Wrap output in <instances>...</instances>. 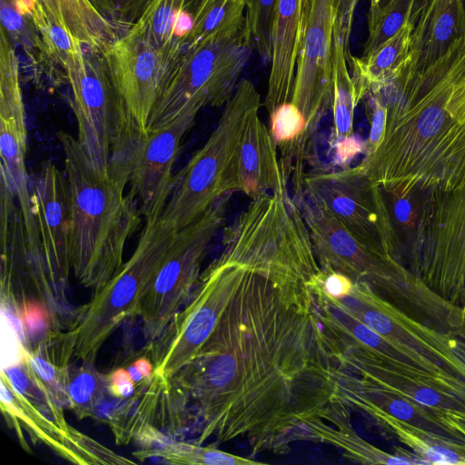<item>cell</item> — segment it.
<instances>
[{
  "mask_svg": "<svg viewBox=\"0 0 465 465\" xmlns=\"http://www.w3.org/2000/svg\"><path fill=\"white\" fill-rule=\"evenodd\" d=\"M231 261L241 266L236 290L203 346L170 382L198 422L196 443L242 438L254 453H287L304 440L308 423H329L331 363L319 342L310 291L283 289Z\"/></svg>",
  "mask_w": 465,
  "mask_h": 465,
  "instance_id": "obj_1",
  "label": "cell"
},
{
  "mask_svg": "<svg viewBox=\"0 0 465 465\" xmlns=\"http://www.w3.org/2000/svg\"><path fill=\"white\" fill-rule=\"evenodd\" d=\"M368 94L384 105L385 127L358 165L385 194L450 193L465 183V41L414 80Z\"/></svg>",
  "mask_w": 465,
  "mask_h": 465,
  "instance_id": "obj_2",
  "label": "cell"
},
{
  "mask_svg": "<svg viewBox=\"0 0 465 465\" xmlns=\"http://www.w3.org/2000/svg\"><path fill=\"white\" fill-rule=\"evenodd\" d=\"M72 217V270L94 292L120 270L128 240L141 223L126 184L88 161L76 137L60 131Z\"/></svg>",
  "mask_w": 465,
  "mask_h": 465,
  "instance_id": "obj_3",
  "label": "cell"
},
{
  "mask_svg": "<svg viewBox=\"0 0 465 465\" xmlns=\"http://www.w3.org/2000/svg\"><path fill=\"white\" fill-rule=\"evenodd\" d=\"M298 197L322 268L367 283L404 313L428 326L450 333L460 329L464 319L462 308L440 296L393 257L361 242L304 195Z\"/></svg>",
  "mask_w": 465,
  "mask_h": 465,
  "instance_id": "obj_4",
  "label": "cell"
},
{
  "mask_svg": "<svg viewBox=\"0 0 465 465\" xmlns=\"http://www.w3.org/2000/svg\"><path fill=\"white\" fill-rule=\"evenodd\" d=\"M252 48L246 24L186 44L146 131L158 129L186 111L224 106L235 92Z\"/></svg>",
  "mask_w": 465,
  "mask_h": 465,
  "instance_id": "obj_5",
  "label": "cell"
},
{
  "mask_svg": "<svg viewBox=\"0 0 465 465\" xmlns=\"http://www.w3.org/2000/svg\"><path fill=\"white\" fill-rule=\"evenodd\" d=\"M175 233L161 215L145 221L131 257L84 305V315L74 328V360L94 363L104 343L124 321L138 316L143 294Z\"/></svg>",
  "mask_w": 465,
  "mask_h": 465,
  "instance_id": "obj_6",
  "label": "cell"
},
{
  "mask_svg": "<svg viewBox=\"0 0 465 465\" xmlns=\"http://www.w3.org/2000/svg\"><path fill=\"white\" fill-rule=\"evenodd\" d=\"M261 106L254 84L241 80L205 143L173 175L162 220L178 232L197 220L226 194L225 173L249 112Z\"/></svg>",
  "mask_w": 465,
  "mask_h": 465,
  "instance_id": "obj_7",
  "label": "cell"
},
{
  "mask_svg": "<svg viewBox=\"0 0 465 465\" xmlns=\"http://www.w3.org/2000/svg\"><path fill=\"white\" fill-rule=\"evenodd\" d=\"M0 403L6 422L28 450L23 431L64 460L81 465L134 464L71 426L63 407L41 386L25 365L1 371Z\"/></svg>",
  "mask_w": 465,
  "mask_h": 465,
  "instance_id": "obj_8",
  "label": "cell"
},
{
  "mask_svg": "<svg viewBox=\"0 0 465 465\" xmlns=\"http://www.w3.org/2000/svg\"><path fill=\"white\" fill-rule=\"evenodd\" d=\"M231 194L223 195L197 220L176 232L139 304L138 316L147 343L161 335L188 302L209 246L224 223Z\"/></svg>",
  "mask_w": 465,
  "mask_h": 465,
  "instance_id": "obj_9",
  "label": "cell"
},
{
  "mask_svg": "<svg viewBox=\"0 0 465 465\" xmlns=\"http://www.w3.org/2000/svg\"><path fill=\"white\" fill-rule=\"evenodd\" d=\"M72 91L76 139L97 170L111 173L115 146L132 120L110 77L103 54L82 46L61 61Z\"/></svg>",
  "mask_w": 465,
  "mask_h": 465,
  "instance_id": "obj_10",
  "label": "cell"
},
{
  "mask_svg": "<svg viewBox=\"0 0 465 465\" xmlns=\"http://www.w3.org/2000/svg\"><path fill=\"white\" fill-rule=\"evenodd\" d=\"M198 113L186 111L153 131H143L131 120L114 150L110 172L129 187L145 221L165 208L182 141Z\"/></svg>",
  "mask_w": 465,
  "mask_h": 465,
  "instance_id": "obj_11",
  "label": "cell"
},
{
  "mask_svg": "<svg viewBox=\"0 0 465 465\" xmlns=\"http://www.w3.org/2000/svg\"><path fill=\"white\" fill-rule=\"evenodd\" d=\"M240 277V264L220 253L207 266L185 305L161 335L146 344L154 373L170 380L196 356L216 327Z\"/></svg>",
  "mask_w": 465,
  "mask_h": 465,
  "instance_id": "obj_12",
  "label": "cell"
},
{
  "mask_svg": "<svg viewBox=\"0 0 465 465\" xmlns=\"http://www.w3.org/2000/svg\"><path fill=\"white\" fill-rule=\"evenodd\" d=\"M300 194L331 214L361 242L401 262L383 192L359 165L305 173Z\"/></svg>",
  "mask_w": 465,
  "mask_h": 465,
  "instance_id": "obj_13",
  "label": "cell"
},
{
  "mask_svg": "<svg viewBox=\"0 0 465 465\" xmlns=\"http://www.w3.org/2000/svg\"><path fill=\"white\" fill-rule=\"evenodd\" d=\"M361 0H303L302 34L292 102L303 114L312 140L331 110L333 30L339 13L354 15Z\"/></svg>",
  "mask_w": 465,
  "mask_h": 465,
  "instance_id": "obj_14",
  "label": "cell"
},
{
  "mask_svg": "<svg viewBox=\"0 0 465 465\" xmlns=\"http://www.w3.org/2000/svg\"><path fill=\"white\" fill-rule=\"evenodd\" d=\"M27 128L19 63L5 28L0 36V155L1 184L9 189L22 212L31 255L44 262L37 224L31 203L30 174L25 167Z\"/></svg>",
  "mask_w": 465,
  "mask_h": 465,
  "instance_id": "obj_15",
  "label": "cell"
},
{
  "mask_svg": "<svg viewBox=\"0 0 465 465\" xmlns=\"http://www.w3.org/2000/svg\"><path fill=\"white\" fill-rule=\"evenodd\" d=\"M184 47H158L129 31L102 54L116 93L132 121L143 131Z\"/></svg>",
  "mask_w": 465,
  "mask_h": 465,
  "instance_id": "obj_16",
  "label": "cell"
},
{
  "mask_svg": "<svg viewBox=\"0 0 465 465\" xmlns=\"http://www.w3.org/2000/svg\"><path fill=\"white\" fill-rule=\"evenodd\" d=\"M333 300L377 333L415 351L465 382V341L460 337L411 318L365 282H354L348 296Z\"/></svg>",
  "mask_w": 465,
  "mask_h": 465,
  "instance_id": "obj_17",
  "label": "cell"
},
{
  "mask_svg": "<svg viewBox=\"0 0 465 465\" xmlns=\"http://www.w3.org/2000/svg\"><path fill=\"white\" fill-rule=\"evenodd\" d=\"M30 195L42 252L52 284L68 306L72 270V217L69 187L64 172L45 162L30 174Z\"/></svg>",
  "mask_w": 465,
  "mask_h": 465,
  "instance_id": "obj_18",
  "label": "cell"
},
{
  "mask_svg": "<svg viewBox=\"0 0 465 465\" xmlns=\"http://www.w3.org/2000/svg\"><path fill=\"white\" fill-rule=\"evenodd\" d=\"M260 107L252 109L244 120L225 173V193L241 192L253 199L288 190L290 176L260 117Z\"/></svg>",
  "mask_w": 465,
  "mask_h": 465,
  "instance_id": "obj_19",
  "label": "cell"
},
{
  "mask_svg": "<svg viewBox=\"0 0 465 465\" xmlns=\"http://www.w3.org/2000/svg\"><path fill=\"white\" fill-rule=\"evenodd\" d=\"M330 376L332 399L351 410L368 416L381 412L434 432L465 441V438L440 417L439 409L430 408L381 386L367 378L352 374L331 363Z\"/></svg>",
  "mask_w": 465,
  "mask_h": 465,
  "instance_id": "obj_20",
  "label": "cell"
},
{
  "mask_svg": "<svg viewBox=\"0 0 465 465\" xmlns=\"http://www.w3.org/2000/svg\"><path fill=\"white\" fill-rule=\"evenodd\" d=\"M411 21L410 63L393 81L400 84L421 75L465 40V0H418Z\"/></svg>",
  "mask_w": 465,
  "mask_h": 465,
  "instance_id": "obj_21",
  "label": "cell"
},
{
  "mask_svg": "<svg viewBox=\"0 0 465 465\" xmlns=\"http://www.w3.org/2000/svg\"><path fill=\"white\" fill-rule=\"evenodd\" d=\"M303 0H276L271 26V69L264 106L270 114L292 96L301 49Z\"/></svg>",
  "mask_w": 465,
  "mask_h": 465,
  "instance_id": "obj_22",
  "label": "cell"
},
{
  "mask_svg": "<svg viewBox=\"0 0 465 465\" xmlns=\"http://www.w3.org/2000/svg\"><path fill=\"white\" fill-rule=\"evenodd\" d=\"M76 332L48 330L27 349L24 362L35 380L43 386L63 408L70 405V362L74 356Z\"/></svg>",
  "mask_w": 465,
  "mask_h": 465,
  "instance_id": "obj_23",
  "label": "cell"
},
{
  "mask_svg": "<svg viewBox=\"0 0 465 465\" xmlns=\"http://www.w3.org/2000/svg\"><path fill=\"white\" fill-rule=\"evenodd\" d=\"M350 412L341 404L331 424L326 421L308 423L304 440L332 445L342 450L346 458L363 464L425 465L416 454L404 448L397 447L393 453H389L366 441L353 430Z\"/></svg>",
  "mask_w": 465,
  "mask_h": 465,
  "instance_id": "obj_24",
  "label": "cell"
},
{
  "mask_svg": "<svg viewBox=\"0 0 465 465\" xmlns=\"http://www.w3.org/2000/svg\"><path fill=\"white\" fill-rule=\"evenodd\" d=\"M413 23L402 26L377 50L366 57L351 54L347 63L361 100L371 90L396 80L410 63Z\"/></svg>",
  "mask_w": 465,
  "mask_h": 465,
  "instance_id": "obj_25",
  "label": "cell"
},
{
  "mask_svg": "<svg viewBox=\"0 0 465 465\" xmlns=\"http://www.w3.org/2000/svg\"><path fill=\"white\" fill-rule=\"evenodd\" d=\"M57 25L87 50L103 54L119 35L90 0H35Z\"/></svg>",
  "mask_w": 465,
  "mask_h": 465,
  "instance_id": "obj_26",
  "label": "cell"
},
{
  "mask_svg": "<svg viewBox=\"0 0 465 465\" xmlns=\"http://www.w3.org/2000/svg\"><path fill=\"white\" fill-rule=\"evenodd\" d=\"M369 417L425 464L465 465V441L418 427L389 414L375 412Z\"/></svg>",
  "mask_w": 465,
  "mask_h": 465,
  "instance_id": "obj_27",
  "label": "cell"
},
{
  "mask_svg": "<svg viewBox=\"0 0 465 465\" xmlns=\"http://www.w3.org/2000/svg\"><path fill=\"white\" fill-rule=\"evenodd\" d=\"M139 460L157 458L171 464L187 465H254L262 462L225 452L213 443L202 446L198 443L169 440L158 447L141 450L133 454Z\"/></svg>",
  "mask_w": 465,
  "mask_h": 465,
  "instance_id": "obj_28",
  "label": "cell"
},
{
  "mask_svg": "<svg viewBox=\"0 0 465 465\" xmlns=\"http://www.w3.org/2000/svg\"><path fill=\"white\" fill-rule=\"evenodd\" d=\"M184 2L147 0L135 22L125 31L140 35L158 47H183L185 43L175 38L173 28Z\"/></svg>",
  "mask_w": 465,
  "mask_h": 465,
  "instance_id": "obj_29",
  "label": "cell"
},
{
  "mask_svg": "<svg viewBox=\"0 0 465 465\" xmlns=\"http://www.w3.org/2000/svg\"><path fill=\"white\" fill-rule=\"evenodd\" d=\"M104 392H108L106 375L100 373L93 362L82 361L79 367L71 369L69 408L78 419L95 417Z\"/></svg>",
  "mask_w": 465,
  "mask_h": 465,
  "instance_id": "obj_30",
  "label": "cell"
},
{
  "mask_svg": "<svg viewBox=\"0 0 465 465\" xmlns=\"http://www.w3.org/2000/svg\"><path fill=\"white\" fill-rule=\"evenodd\" d=\"M418 0H370L368 34L375 45L391 38L411 19Z\"/></svg>",
  "mask_w": 465,
  "mask_h": 465,
  "instance_id": "obj_31",
  "label": "cell"
},
{
  "mask_svg": "<svg viewBox=\"0 0 465 465\" xmlns=\"http://www.w3.org/2000/svg\"><path fill=\"white\" fill-rule=\"evenodd\" d=\"M275 1L253 0L245 12L253 47L265 62L271 60V26Z\"/></svg>",
  "mask_w": 465,
  "mask_h": 465,
  "instance_id": "obj_32",
  "label": "cell"
},
{
  "mask_svg": "<svg viewBox=\"0 0 465 465\" xmlns=\"http://www.w3.org/2000/svg\"><path fill=\"white\" fill-rule=\"evenodd\" d=\"M90 1L114 26L120 24L125 31L135 22L147 0Z\"/></svg>",
  "mask_w": 465,
  "mask_h": 465,
  "instance_id": "obj_33",
  "label": "cell"
},
{
  "mask_svg": "<svg viewBox=\"0 0 465 465\" xmlns=\"http://www.w3.org/2000/svg\"><path fill=\"white\" fill-rule=\"evenodd\" d=\"M353 286L354 282L349 276L329 268H322L320 287L328 297H346L351 292Z\"/></svg>",
  "mask_w": 465,
  "mask_h": 465,
  "instance_id": "obj_34",
  "label": "cell"
},
{
  "mask_svg": "<svg viewBox=\"0 0 465 465\" xmlns=\"http://www.w3.org/2000/svg\"><path fill=\"white\" fill-rule=\"evenodd\" d=\"M230 0H185L183 10L190 13L194 19V23L200 20L211 8ZM242 2L246 5V9L250 6L253 0H237Z\"/></svg>",
  "mask_w": 465,
  "mask_h": 465,
  "instance_id": "obj_35",
  "label": "cell"
},
{
  "mask_svg": "<svg viewBox=\"0 0 465 465\" xmlns=\"http://www.w3.org/2000/svg\"><path fill=\"white\" fill-rule=\"evenodd\" d=\"M336 148L337 160L340 163H346L363 151V147L355 136L333 143Z\"/></svg>",
  "mask_w": 465,
  "mask_h": 465,
  "instance_id": "obj_36",
  "label": "cell"
},
{
  "mask_svg": "<svg viewBox=\"0 0 465 465\" xmlns=\"http://www.w3.org/2000/svg\"><path fill=\"white\" fill-rule=\"evenodd\" d=\"M440 417L465 438V410H440Z\"/></svg>",
  "mask_w": 465,
  "mask_h": 465,
  "instance_id": "obj_37",
  "label": "cell"
},
{
  "mask_svg": "<svg viewBox=\"0 0 465 465\" xmlns=\"http://www.w3.org/2000/svg\"><path fill=\"white\" fill-rule=\"evenodd\" d=\"M106 379L107 387L116 386L125 381H134L129 371L125 368H117L107 374Z\"/></svg>",
  "mask_w": 465,
  "mask_h": 465,
  "instance_id": "obj_38",
  "label": "cell"
},
{
  "mask_svg": "<svg viewBox=\"0 0 465 465\" xmlns=\"http://www.w3.org/2000/svg\"><path fill=\"white\" fill-rule=\"evenodd\" d=\"M133 363L142 373L144 379L151 376L154 371L153 363L147 356L140 357L137 360H135Z\"/></svg>",
  "mask_w": 465,
  "mask_h": 465,
  "instance_id": "obj_39",
  "label": "cell"
},
{
  "mask_svg": "<svg viewBox=\"0 0 465 465\" xmlns=\"http://www.w3.org/2000/svg\"><path fill=\"white\" fill-rule=\"evenodd\" d=\"M127 370L129 371L133 380L136 383L141 382L144 379L142 373L138 371V369L135 367L134 363H131V365L128 366Z\"/></svg>",
  "mask_w": 465,
  "mask_h": 465,
  "instance_id": "obj_40",
  "label": "cell"
},
{
  "mask_svg": "<svg viewBox=\"0 0 465 465\" xmlns=\"http://www.w3.org/2000/svg\"><path fill=\"white\" fill-rule=\"evenodd\" d=\"M460 339H461V340H463V341H465V329H464V331H463V333H462V335H461Z\"/></svg>",
  "mask_w": 465,
  "mask_h": 465,
  "instance_id": "obj_41",
  "label": "cell"
}]
</instances>
